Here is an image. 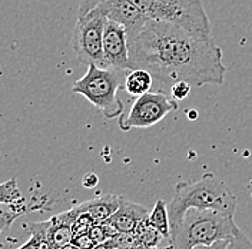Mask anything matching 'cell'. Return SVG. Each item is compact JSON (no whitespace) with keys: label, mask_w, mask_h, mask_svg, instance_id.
I'll return each mask as SVG.
<instances>
[{"label":"cell","mask_w":252,"mask_h":249,"mask_svg":"<svg viewBox=\"0 0 252 249\" xmlns=\"http://www.w3.org/2000/svg\"><path fill=\"white\" fill-rule=\"evenodd\" d=\"M228 249H252V242L241 229H238L236 234L231 238Z\"/></svg>","instance_id":"19"},{"label":"cell","mask_w":252,"mask_h":249,"mask_svg":"<svg viewBox=\"0 0 252 249\" xmlns=\"http://www.w3.org/2000/svg\"><path fill=\"white\" fill-rule=\"evenodd\" d=\"M236 198L229 187L214 173H206L195 182H179L175 185L172 201L168 205L171 229L176 228L190 208L211 209L234 217Z\"/></svg>","instance_id":"2"},{"label":"cell","mask_w":252,"mask_h":249,"mask_svg":"<svg viewBox=\"0 0 252 249\" xmlns=\"http://www.w3.org/2000/svg\"><path fill=\"white\" fill-rule=\"evenodd\" d=\"M40 249H50V248H49V245H45V247H42Z\"/></svg>","instance_id":"27"},{"label":"cell","mask_w":252,"mask_h":249,"mask_svg":"<svg viewBox=\"0 0 252 249\" xmlns=\"http://www.w3.org/2000/svg\"><path fill=\"white\" fill-rule=\"evenodd\" d=\"M72 244H73L78 249H94V247L97 245L94 239L91 238V235L89 234H82L73 236Z\"/></svg>","instance_id":"21"},{"label":"cell","mask_w":252,"mask_h":249,"mask_svg":"<svg viewBox=\"0 0 252 249\" xmlns=\"http://www.w3.org/2000/svg\"><path fill=\"white\" fill-rule=\"evenodd\" d=\"M59 249H78L73 244H69V245H66V247H63V248H59Z\"/></svg>","instance_id":"26"},{"label":"cell","mask_w":252,"mask_h":249,"mask_svg":"<svg viewBox=\"0 0 252 249\" xmlns=\"http://www.w3.org/2000/svg\"><path fill=\"white\" fill-rule=\"evenodd\" d=\"M78 209L79 215L78 218L75 219V223H73V236L82 234H89V231L92 229V226L96 223L94 219L92 218L88 212H85V211H82V209L79 208V205Z\"/></svg>","instance_id":"17"},{"label":"cell","mask_w":252,"mask_h":249,"mask_svg":"<svg viewBox=\"0 0 252 249\" xmlns=\"http://www.w3.org/2000/svg\"><path fill=\"white\" fill-rule=\"evenodd\" d=\"M126 72L88 64V70L72 86V92L83 96L99 110L105 119H116L124 113V103L118 91L124 86Z\"/></svg>","instance_id":"4"},{"label":"cell","mask_w":252,"mask_h":249,"mask_svg":"<svg viewBox=\"0 0 252 249\" xmlns=\"http://www.w3.org/2000/svg\"><path fill=\"white\" fill-rule=\"evenodd\" d=\"M238 229L231 215L190 208L185 212L181 223L171 229L172 249H192L196 245H209L220 239H231Z\"/></svg>","instance_id":"3"},{"label":"cell","mask_w":252,"mask_h":249,"mask_svg":"<svg viewBox=\"0 0 252 249\" xmlns=\"http://www.w3.org/2000/svg\"><path fill=\"white\" fill-rule=\"evenodd\" d=\"M129 56L133 69H145L169 86L176 82L192 86L225 82L223 53L214 39L198 37L171 23L148 20L129 36Z\"/></svg>","instance_id":"1"},{"label":"cell","mask_w":252,"mask_h":249,"mask_svg":"<svg viewBox=\"0 0 252 249\" xmlns=\"http://www.w3.org/2000/svg\"><path fill=\"white\" fill-rule=\"evenodd\" d=\"M47 226L49 220L33 223L31 226V238L17 249H40L47 245Z\"/></svg>","instance_id":"16"},{"label":"cell","mask_w":252,"mask_h":249,"mask_svg":"<svg viewBox=\"0 0 252 249\" xmlns=\"http://www.w3.org/2000/svg\"><path fill=\"white\" fill-rule=\"evenodd\" d=\"M149 223L157 229L159 234L166 239H171V219L168 205L163 202V199H158L155 206L149 212Z\"/></svg>","instance_id":"14"},{"label":"cell","mask_w":252,"mask_h":249,"mask_svg":"<svg viewBox=\"0 0 252 249\" xmlns=\"http://www.w3.org/2000/svg\"><path fill=\"white\" fill-rule=\"evenodd\" d=\"M154 83V76L145 69H130L125 73L124 79V89L129 96L138 97L142 94L151 92Z\"/></svg>","instance_id":"13"},{"label":"cell","mask_w":252,"mask_h":249,"mask_svg":"<svg viewBox=\"0 0 252 249\" xmlns=\"http://www.w3.org/2000/svg\"><path fill=\"white\" fill-rule=\"evenodd\" d=\"M108 17L99 9L78 13L72 46L82 62L105 67L103 61V31Z\"/></svg>","instance_id":"7"},{"label":"cell","mask_w":252,"mask_h":249,"mask_svg":"<svg viewBox=\"0 0 252 249\" xmlns=\"http://www.w3.org/2000/svg\"><path fill=\"white\" fill-rule=\"evenodd\" d=\"M105 67L127 72L132 67L129 56V33L122 23L108 19L103 31Z\"/></svg>","instance_id":"9"},{"label":"cell","mask_w":252,"mask_h":249,"mask_svg":"<svg viewBox=\"0 0 252 249\" xmlns=\"http://www.w3.org/2000/svg\"><path fill=\"white\" fill-rule=\"evenodd\" d=\"M79 209L78 206L53 215L49 219L47 226V245L50 249H59L72 244L73 239V223L75 219L78 218Z\"/></svg>","instance_id":"10"},{"label":"cell","mask_w":252,"mask_h":249,"mask_svg":"<svg viewBox=\"0 0 252 249\" xmlns=\"http://www.w3.org/2000/svg\"><path fill=\"white\" fill-rule=\"evenodd\" d=\"M149 212L145 206L132 202L126 198H122L121 206L118 211L112 215L109 220L115 225V228L119 232L125 234H132L136 231L138 225L141 223L143 219L149 218Z\"/></svg>","instance_id":"11"},{"label":"cell","mask_w":252,"mask_h":249,"mask_svg":"<svg viewBox=\"0 0 252 249\" xmlns=\"http://www.w3.org/2000/svg\"><path fill=\"white\" fill-rule=\"evenodd\" d=\"M148 20L179 26L202 39H212L202 0H130Z\"/></svg>","instance_id":"5"},{"label":"cell","mask_w":252,"mask_h":249,"mask_svg":"<svg viewBox=\"0 0 252 249\" xmlns=\"http://www.w3.org/2000/svg\"><path fill=\"white\" fill-rule=\"evenodd\" d=\"M94 249H118L113 244H110L109 241H106V242H103V244H99V245H96Z\"/></svg>","instance_id":"24"},{"label":"cell","mask_w":252,"mask_h":249,"mask_svg":"<svg viewBox=\"0 0 252 249\" xmlns=\"http://www.w3.org/2000/svg\"><path fill=\"white\" fill-rule=\"evenodd\" d=\"M190 91H192V85H189L187 82H176L171 86V94L176 102L185 100L190 93Z\"/></svg>","instance_id":"18"},{"label":"cell","mask_w":252,"mask_h":249,"mask_svg":"<svg viewBox=\"0 0 252 249\" xmlns=\"http://www.w3.org/2000/svg\"><path fill=\"white\" fill-rule=\"evenodd\" d=\"M97 184H99V176L96 173H92V172L86 173L82 179V185L86 189H94V187H97Z\"/></svg>","instance_id":"23"},{"label":"cell","mask_w":252,"mask_h":249,"mask_svg":"<svg viewBox=\"0 0 252 249\" xmlns=\"http://www.w3.org/2000/svg\"><path fill=\"white\" fill-rule=\"evenodd\" d=\"M188 115H189V118H190V121H195L196 119V116H198V112L195 109H190L188 112Z\"/></svg>","instance_id":"25"},{"label":"cell","mask_w":252,"mask_h":249,"mask_svg":"<svg viewBox=\"0 0 252 249\" xmlns=\"http://www.w3.org/2000/svg\"><path fill=\"white\" fill-rule=\"evenodd\" d=\"M229 242H231V239H220V241H215L214 244H209V245H196L192 249H228Z\"/></svg>","instance_id":"22"},{"label":"cell","mask_w":252,"mask_h":249,"mask_svg":"<svg viewBox=\"0 0 252 249\" xmlns=\"http://www.w3.org/2000/svg\"><path fill=\"white\" fill-rule=\"evenodd\" d=\"M91 9H99L108 19L122 23L129 36L135 34L148 22L130 0H80L78 13H85Z\"/></svg>","instance_id":"8"},{"label":"cell","mask_w":252,"mask_h":249,"mask_svg":"<svg viewBox=\"0 0 252 249\" xmlns=\"http://www.w3.org/2000/svg\"><path fill=\"white\" fill-rule=\"evenodd\" d=\"M178 109V102L165 91H151L138 96L127 112L118 118V126L122 132L132 129H148L159 124L165 116Z\"/></svg>","instance_id":"6"},{"label":"cell","mask_w":252,"mask_h":249,"mask_svg":"<svg viewBox=\"0 0 252 249\" xmlns=\"http://www.w3.org/2000/svg\"><path fill=\"white\" fill-rule=\"evenodd\" d=\"M0 203L10 205L16 211L28 212L26 208H25L23 196H22L19 187H17L16 178H12V179L6 181L3 184H0Z\"/></svg>","instance_id":"15"},{"label":"cell","mask_w":252,"mask_h":249,"mask_svg":"<svg viewBox=\"0 0 252 249\" xmlns=\"http://www.w3.org/2000/svg\"><path fill=\"white\" fill-rule=\"evenodd\" d=\"M89 235H91V238L94 239V242L99 245V244H103V242H106V241H109V235L106 232V229H105V225L102 223V222H99V223H94V226H92V229L89 231Z\"/></svg>","instance_id":"20"},{"label":"cell","mask_w":252,"mask_h":249,"mask_svg":"<svg viewBox=\"0 0 252 249\" xmlns=\"http://www.w3.org/2000/svg\"><path fill=\"white\" fill-rule=\"evenodd\" d=\"M122 198L124 196H118V195H103V196L94 198V199L80 203L79 208L88 212L94 219V222L99 223V222L109 219L118 211V208L122 202Z\"/></svg>","instance_id":"12"}]
</instances>
